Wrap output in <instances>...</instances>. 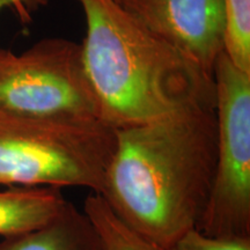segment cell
Returning a JSON list of instances; mask_svg holds the SVG:
<instances>
[{
  "mask_svg": "<svg viewBox=\"0 0 250 250\" xmlns=\"http://www.w3.org/2000/svg\"><path fill=\"white\" fill-rule=\"evenodd\" d=\"M115 146L116 129L103 121L0 110V186L101 193Z\"/></svg>",
  "mask_w": 250,
  "mask_h": 250,
  "instance_id": "3957f363",
  "label": "cell"
},
{
  "mask_svg": "<svg viewBox=\"0 0 250 250\" xmlns=\"http://www.w3.org/2000/svg\"><path fill=\"white\" fill-rule=\"evenodd\" d=\"M144 27L213 77L224 51L223 0H118Z\"/></svg>",
  "mask_w": 250,
  "mask_h": 250,
  "instance_id": "8992f818",
  "label": "cell"
},
{
  "mask_svg": "<svg viewBox=\"0 0 250 250\" xmlns=\"http://www.w3.org/2000/svg\"><path fill=\"white\" fill-rule=\"evenodd\" d=\"M217 169L215 94L116 129L100 196L125 224L167 249L198 229Z\"/></svg>",
  "mask_w": 250,
  "mask_h": 250,
  "instance_id": "6da1fadb",
  "label": "cell"
},
{
  "mask_svg": "<svg viewBox=\"0 0 250 250\" xmlns=\"http://www.w3.org/2000/svg\"><path fill=\"white\" fill-rule=\"evenodd\" d=\"M31 1L42 2L43 0H9L11 7H13L15 13L18 14V17L20 18V20L22 21V22H28V21H30V13L29 9H28V5H29Z\"/></svg>",
  "mask_w": 250,
  "mask_h": 250,
  "instance_id": "7c38bea8",
  "label": "cell"
},
{
  "mask_svg": "<svg viewBox=\"0 0 250 250\" xmlns=\"http://www.w3.org/2000/svg\"><path fill=\"white\" fill-rule=\"evenodd\" d=\"M83 211L93 225L101 250H165L125 224L99 193L86 197Z\"/></svg>",
  "mask_w": 250,
  "mask_h": 250,
  "instance_id": "9c48e42d",
  "label": "cell"
},
{
  "mask_svg": "<svg viewBox=\"0 0 250 250\" xmlns=\"http://www.w3.org/2000/svg\"><path fill=\"white\" fill-rule=\"evenodd\" d=\"M213 79L217 169L198 229L210 236L250 237V74L223 51Z\"/></svg>",
  "mask_w": 250,
  "mask_h": 250,
  "instance_id": "5b68a950",
  "label": "cell"
},
{
  "mask_svg": "<svg viewBox=\"0 0 250 250\" xmlns=\"http://www.w3.org/2000/svg\"><path fill=\"white\" fill-rule=\"evenodd\" d=\"M86 19L83 70L102 120L115 129L215 94L213 77L145 28L118 0H78Z\"/></svg>",
  "mask_w": 250,
  "mask_h": 250,
  "instance_id": "7a4b0ae2",
  "label": "cell"
},
{
  "mask_svg": "<svg viewBox=\"0 0 250 250\" xmlns=\"http://www.w3.org/2000/svg\"><path fill=\"white\" fill-rule=\"evenodd\" d=\"M0 110L103 121L83 70L81 46L65 39L43 40L19 55L0 49Z\"/></svg>",
  "mask_w": 250,
  "mask_h": 250,
  "instance_id": "277c9868",
  "label": "cell"
},
{
  "mask_svg": "<svg viewBox=\"0 0 250 250\" xmlns=\"http://www.w3.org/2000/svg\"><path fill=\"white\" fill-rule=\"evenodd\" d=\"M224 52L235 66L250 74V0H223Z\"/></svg>",
  "mask_w": 250,
  "mask_h": 250,
  "instance_id": "30bf717a",
  "label": "cell"
},
{
  "mask_svg": "<svg viewBox=\"0 0 250 250\" xmlns=\"http://www.w3.org/2000/svg\"><path fill=\"white\" fill-rule=\"evenodd\" d=\"M0 250H101L89 219L72 203L44 226L2 237Z\"/></svg>",
  "mask_w": 250,
  "mask_h": 250,
  "instance_id": "ba28073f",
  "label": "cell"
},
{
  "mask_svg": "<svg viewBox=\"0 0 250 250\" xmlns=\"http://www.w3.org/2000/svg\"><path fill=\"white\" fill-rule=\"evenodd\" d=\"M166 250H250V237L210 236L195 228Z\"/></svg>",
  "mask_w": 250,
  "mask_h": 250,
  "instance_id": "8fae6325",
  "label": "cell"
},
{
  "mask_svg": "<svg viewBox=\"0 0 250 250\" xmlns=\"http://www.w3.org/2000/svg\"><path fill=\"white\" fill-rule=\"evenodd\" d=\"M67 201L55 187H7L0 190V236L19 235L44 226Z\"/></svg>",
  "mask_w": 250,
  "mask_h": 250,
  "instance_id": "52a82bcc",
  "label": "cell"
},
{
  "mask_svg": "<svg viewBox=\"0 0 250 250\" xmlns=\"http://www.w3.org/2000/svg\"><path fill=\"white\" fill-rule=\"evenodd\" d=\"M6 6H11V4H9V0H0V9L2 7H6Z\"/></svg>",
  "mask_w": 250,
  "mask_h": 250,
  "instance_id": "4fadbf2b",
  "label": "cell"
}]
</instances>
